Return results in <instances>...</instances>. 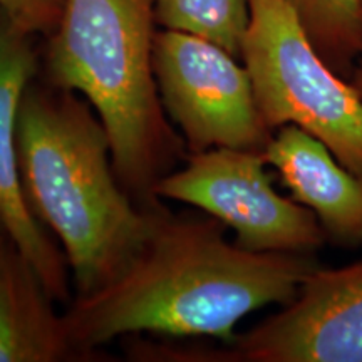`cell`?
<instances>
[{"label": "cell", "instance_id": "2", "mask_svg": "<svg viewBox=\"0 0 362 362\" xmlns=\"http://www.w3.org/2000/svg\"><path fill=\"white\" fill-rule=\"evenodd\" d=\"M17 161L27 208L61 242L78 296L116 279L141 250L161 210L131 200L90 104L78 93L33 81L19 107Z\"/></svg>", "mask_w": 362, "mask_h": 362}, {"label": "cell", "instance_id": "8", "mask_svg": "<svg viewBox=\"0 0 362 362\" xmlns=\"http://www.w3.org/2000/svg\"><path fill=\"white\" fill-rule=\"evenodd\" d=\"M29 39L0 12V216L8 237L37 270L54 300L67 302L69 265L64 252L30 214L21 188L17 119L22 96L37 72V56Z\"/></svg>", "mask_w": 362, "mask_h": 362}, {"label": "cell", "instance_id": "14", "mask_svg": "<svg viewBox=\"0 0 362 362\" xmlns=\"http://www.w3.org/2000/svg\"><path fill=\"white\" fill-rule=\"evenodd\" d=\"M361 21H362V4H361ZM349 81H351V84L356 88L357 93H359V96L362 99V56L357 59L354 71H352Z\"/></svg>", "mask_w": 362, "mask_h": 362}, {"label": "cell", "instance_id": "7", "mask_svg": "<svg viewBox=\"0 0 362 362\" xmlns=\"http://www.w3.org/2000/svg\"><path fill=\"white\" fill-rule=\"evenodd\" d=\"M141 356L180 362H362V260L317 267L277 314L223 349L149 346Z\"/></svg>", "mask_w": 362, "mask_h": 362}, {"label": "cell", "instance_id": "6", "mask_svg": "<svg viewBox=\"0 0 362 362\" xmlns=\"http://www.w3.org/2000/svg\"><path fill=\"white\" fill-rule=\"evenodd\" d=\"M238 61L198 35L170 29L156 33L153 66L158 93L189 153L211 148L264 151L272 139L250 76Z\"/></svg>", "mask_w": 362, "mask_h": 362}, {"label": "cell", "instance_id": "3", "mask_svg": "<svg viewBox=\"0 0 362 362\" xmlns=\"http://www.w3.org/2000/svg\"><path fill=\"white\" fill-rule=\"evenodd\" d=\"M155 24V0H64L47 51L51 84L96 111L117 178L148 208L158 206L156 181L185 153L158 93Z\"/></svg>", "mask_w": 362, "mask_h": 362}, {"label": "cell", "instance_id": "9", "mask_svg": "<svg viewBox=\"0 0 362 362\" xmlns=\"http://www.w3.org/2000/svg\"><path fill=\"white\" fill-rule=\"evenodd\" d=\"M293 200L314 211L325 237L337 247L362 245V178L298 126L275 129L264 149Z\"/></svg>", "mask_w": 362, "mask_h": 362}, {"label": "cell", "instance_id": "12", "mask_svg": "<svg viewBox=\"0 0 362 362\" xmlns=\"http://www.w3.org/2000/svg\"><path fill=\"white\" fill-rule=\"evenodd\" d=\"M155 16L165 29L198 35L240 59L250 6L248 0H155Z\"/></svg>", "mask_w": 362, "mask_h": 362}, {"label": "cell", "instance_id": "15", "mask_svg": "<svg viewBox=\"0 0 362 362\" xmlns=\"http://www.w3.org/2000/svg\"><path fill=\"white\" fill-rule=\"evenodd\" d=\"M8 238H11V237H8V232H7V226H6V223H4L2 216H0V248H2V247H4V243H6Z\"/></svg>", "mask_w": 362, "mask_h": 362}, {"label": "cell", "instance_id": "5", "mask_svg": "<svg viewBox=\"0 0 362 362\" xmlns=\"http://www.w3.org/2000/svg\"><path fill=\"white\" fill-rule=\"evenodd\" d=\"M264 151L211 148L189 153L153 187V198L187 203L232 228L250 252L315 253L325 232L309 208L275 192Z\"/></svg>", "mask_w": 362, "mask_h": 362}, {"label": "cell", "instance_id": "1", "mask_svg": "<svg viewBox=\"0 0 362 362\" xmlns=\"http://www.w3.org/2000/svg\"><path fill=\"white\" fill-rule=\"evenodd\" d=\"M210 215L160 211L141 250L110 284L78 296L64 314L71 342L90 356L138 332L230 342L243 317L285 305L319 262L315 253L250 252Z\"/></svg>", "mask_w": 362, "mask_h": 362}, {"label": "cell", "instance_id": "13", "mask_svg": "<svg viewBox=\"0 0 362 362\" xmlns=\"http://www.w3.org/2000/svg\"><path fill=\"white\" fill-rule=\"evenodd\" d=\"M64 0H0V12L7 21L29 35H51L61 22Z\"/></svg>", "mask_w": 362, "mask_h": 362}, {"label": "cell", "instance_id": "4", "mask_svg": "<svg viewBox=\"0 0 362 362\" xmlns=\"http://www.w3.org/2000/svg\"><path fill=\"white\" fill-rule=\"evenodd\" d=\"M240 61L272 133L298 126L362 178V99L317 52L287 0H248Z\"/></svg>", "mask_w": 362, "mask_h": 362}, {"label": "cell", "instance_id": "11", "mask_svg": "<svg viewBox=\"0 0 362 362\" xmlns=\"http://www.w3.org/2000/svg\"><path fill=\"white\" fill-rule=\"evenodd\" d=\"M317 52L349 79L362 56V0H287Z\"/></svg>", "mask_w": 362, "mask_h": 362}, {"label": "cell", "instance_id": "10", "mask_svg": "<svg viewBox=\"0 0 362 362\" xmlns=\"http://www.w3.org/2000/svg\"><path fill=\"white\" fill-rule=\"evenodd\" d=\"M37 270L11 238L0 248V362L83 359Z\"/></svg>", "mask_w": 362, "mask_h": 362}]
</instances>
